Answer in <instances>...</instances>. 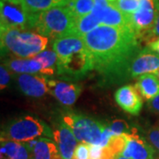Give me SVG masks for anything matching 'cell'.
<instances>
[{
    "label": "cell",
    "instance_id": "8d00e7d4",
    "mask_svg": "<svg viewBox=\"0 0 159 159\" xmlns=\"http://www.w3.org/2000/svg\"><path fill=\"white\" fill-rule=\"evenodd\" d=\"M108 1H110L111 3H112L114 5H115V2H116V0H108Z\"/></svg>",
    "mask_w": 159,
    "mask_h": 159
},
{
    "label": "cell",
    "instance_id": "836d02e7",
    "mask_svg": "<svg viewBox=\"0 0 159 159\" xmlns=\"http://www.w3.org/2000/svg\"><path fill=\"white\" fill-rule=\"evenodd\" d=\"M115 159H131V158H128V157H124V156H122V155H118L116 157H115Z\"/></svg>",
    "mask_w": 159,
    "mask_h": 159
},
{
    "label": "cell",
    "instance_id": "603a6c76",
    "mask_svg": "<svg viewBox=\"0 0 159 159\" xmlns=\"http://www.w3.org/2000/svg\"><path fill=\"white\" fill-rule=\"evenodd\" d=\"M67 6L76 18L82 17L90 13L94 8V0H71Z\"/></svg>",
    "mask_w": 159,
    "mask_h": 159
},
{
    "label": "cell",
    "instance_id": "83f0119b",
    "mask_svg": "<svg viewBox=\"0 0 159 159\" xmlns=\"http://www.w3.org/2000/svg\"><path fill=\"white\" fill-rule=\"evenodd\" d=\"M73 159H89V145L80 142L74 150Z\"/></svg>",
    "mask_w": 159,
    "mask_h": 159
},
{
    "label": "cell",
    "instance_id": "4fadbf2b",
    "mask_svg": "<svg viewBox=\"0 0 159 159\" xmlns=\"http://www.w3.org/2000/svg\"><path fill=\"white\" fill-rule=\"evenodd\" d=\"M115 101L120 108L131 115H138L142 108V99L137 89L131 85L119 88L115 93Z\"/></svg>",
    "mask_w": 159,
    "mask_h": 159
},
{
    "label": "cell",
    "instance_id": "8992f818",
    "mask_svg": "<svg viewBox=\"0 0 159 159\" xmlns=\"http://www.w3.org/2000/svg\"><path fill=\"white\" fill-rule=\"evenodd\" d=\"M53 138V131L41 119L33 116H23L11 121L1 134V141L26 142L39 137Z\"/></svg>",
    "mask_w": 159,
    "mask_h": 159
},
{
    "label": "cell",
    "instance_id": "5b68a950",
    "mask_svg": "<svg viewBox=\"0 0 159 159\" xmlns=\"http://www.w3.org/2000/svg\"><path fill=\"white\" fill-rule=\"evenodd\" d=\"M76 19L67 5H58L38 13L34 29L44 36L56 39L63 35L74 34Z\"/></svg>",
    "mask_w": 159,
    "mask_h": 159
},
{
    "label": "cell",
    "instance_id": "ba28073f",
    "mask_svg": "<svg viewBox=\"0 0 159 159\" xmlns=\"http://www.w3.org/2000/svg\"><path fill=\"white\" fill-rule=\"evenodd\" d=\"M159 14V0H140L135 12L128 16L129 27L138 37L147 38Z\"/></svg>",
    "mask_w": 159,
    "mask_h": 159
},
{
    "label": "cell",
    "instance_id": "d6a6232c",
    "mask_svg": "<svg viewBox=\"0 0 159 159\" xmlns=\"http://www.w3.org/2000/svg\"><path fill=\"white\" fill-rule=\"evenodd\" d=\"M148 105L151 108V110H153L154 111L159 113V95L157 97L153 98L152 100H150L148 102Z\"/></svg>",
    "mask_w": 159,
    "mask_h": 159
},
{
    "label": "cell",
    "instance_id": "52a82bcc",
    "mask_svg": "<svg viewBox=\"0 0 159 159\" xmlns=\"http://www.w3.org/2000/svg\"><path fill=\"white\" fill-rule=\"evenodd\" d=\"M37 14L30 13L20 0H0L1 29H34Z\"/></svg>",
    "mask_w": 159,
    "mask_h": 159
},
{
    "label": "cell",
    "instance_id": "7c38bea8",
    "mask_svg": "<svg viewBox=\"0 0 159 159\" xmlns=\"http://www.w3.org/2000/svg\"><path fill=\"white\" fill-rule=\"evenodd\" d=\"M53 140L57 144L62 159H73L78 141L72 130L64 122L59 123L53 130Z\"/></svg>",
    "mask_w": 159,
    "mask_h": 159
},
{
    "label": "cell",
    "instance_id": "d590c367",
    "mask_svg": "<svg viewBox=\"0 0 159 159\" xmlns=\"http://www.w3.org/2000/svg\"><path fill=\"white\" fill-rule=\"evenodd\" d=\"M154 74H155V75H156V76H157V77L159 79V68L157 69L155 73H154Z\"/></svg>",
    "mask_w": 159,
    "mask_h": 159
},
{
    "label": "cell",
    "instance_id": "277c9868",
    "mask_svg": "<svg viewBox=\"0 0 159 159\" xmlns=\"http://www.w3.org/2000/svg\"><path fill=\"white\" fill-rule=\"evenodd\" d=\"M63 122L72 130L78 142L89 145L106 147L113 136L109 125L84 115L67 113L64 115Z\"/></svg>",
    "mask_w": 159,
    "mask_h": 159
},
{
    "label": "cell",
    "instance_id": "7402d4cb",
    "mask_svg": "<svg viewBox=\"0 0 159 159\" xmlns=\"http://www.w3.org/2000/svg\"><path fill=\"white\" fill-rule=\"evenodd\" d=\"M30 13L37 14L54 6L63 5L60 0H20Z\"/></svg>",
    "mask_w": 159,
    "mask_h": 159
},
{
    "label": "cell",
    "instance_id": "8fae6325",
    "mask_svg": "<svg viewBox=\"0 0 159 159\" xmlns=\"http://www.w3.org/2000/svg\"><path fill=\"white\" fill-rule=\"evenodd\" d=\"M127 142L120 155L131 159H157L156 148L138 134H126Z\"/></svg>",
    "mask_w": 159,
    "mask_h": 159
},
{
    "label": "cell",
    "instance_id": "484cf974",
    "mask_svg": "<svg viewBox=\"0 0 159 159\" xmlns=\"http://www.w3.org/2000/svg\"><path fill=\"white\" fill-rule=\"evenodd\" d=\"M115 157L108 147L89 145V159H115Z\"/></svg>",
    "mask_w": 159,
    "mask_h": 159
},
{
    "label": "cell",
    "instance_id": "cb8c5ba5",
    "mask_svg": "<svg viewBox=\"0 0 159 159\" xmlns=\"http://www.w3.org/2000/svg\"><path fill=\"white\" fill-rule=\"evenodd\" d=\"M110 130L112 135H123V134H137L136 131L134 128H131L125 121L121 119H116L112 121L110 125Z\"/></svg>",
    "mask_w": 159,
    "mask_h": 159
},
{
    "label": "cell",
    "instance_id": "30bf717a",
    "mask_svg": "<svg viewBox=\"0 0 159 159\" xmlns=\"http://www.w3.org/2000/svg\"><path fill=\"white\" fill-rule=\"evenodd\" d=\"M159 68V55L147 49L139 51L129 68V77L135 78L146 74L155 73Z\"/></svg>",
    "mask_w": 159,
    "mask_h": 159
},
{
    "label": "cell",
    "instance_id": "4dcf8cb0",
    "mask_svg": "<svg viewBox=\"0 0 159 159\" xmlns=\"http://www.w3.org/2000/svg\"><path fill=\"white\" fill-rule=\"evenodd\" d=\"M147 38L148 39V41L155 39V38H159V14L157 16V20H156V23L154 25L153 29L150 31V33L148 34Z\"/></svg>",
    "mask_w": 159,
    "mask_h": 159
},
{
    "label": "cell",
    "instance_id": "5bb4252c",
    "mask_svg": "<svg viewBox=\"0 0 159 159\" xmlns=\"http://www.w3.org/2000/svg\"><path fill=\"white\" fill-rule=\"evenodd\" d=\"M49 93L66 106H71L79 98L81 88L79 85L61 80H49Z\"/></svg>",
    "mask_w": 159,
    "mask_h": 159
},
{
    "label": "cell",
    "instance_id": "44dd1931",
    "mask_svg": "<svg viewBox=\"0 0 159 159\" xmlns=\"http://www.w3.org/2000/svg\"><path fill=\"white\" fill-rule=\"evenodd\" d=\"M100 21L92 12L87 14L85 16L77 18L74 26V34L80 36H84L89 34L92 30L97 29L100 26Z\"/></svg>",
    "mask_w": 159,
    "mask_h": 159
},
{
    "label": "cell",
    "instance_id": "4316f807",
    "mask_svg": "<svg viewBox=\"0 0 159 159\" xmlns=\"http://www.w3.org/2000/svg\"><path fill=\"white\" fill-rule=\"evenodd\" d=\"M115 6L124 14L129 16L139 8L140 0H116Z\"/></svg>",
    "mask_w": 159,
    "mask_h": 159
},
{
    "label": "cell",
    "instance_id": "3957f363",
    "mask_svg": "<svg viewBox=\"0 0 159 159\" xmlns=\"http://www.w3.org/2000/svg\"><path fill=\"white\" fill-rule=\"evenodd\" d=\"M49 38L37 32L1 29V48L20 58H32L46 49Z\"/></svg>",
    "mask_w": 159,
    "mask_h": 159
},
{
    "label": "cell",
    "instance_id": "ac0fdd59",
    "mask_svg": "<svg viewBox=\"0 0 159 159\" xmlns=\"http://www.w3.org/2000/svg\"><path fill=\"white\" fill-rule=\"evenodd\" d=\"M142 97L146 100H152L159 95V79L153 74L141 75L135 84Z\"/></svg>",
    "mask_w": 159,
    "mask_h": 159
},
{
    "label": "cell",
    "instance_id": "9a60e30c",
    "mask_svg": "<svg viewBox=\"0 0 159 159\" xmlns=\"http://www.w3.org/2000/svg\"><path fill=\"white\" fill-rule=\"evenodd\" d=\"M18 85L23 94L31 97H43L46 93H49L48 80L42 75L23 74L17 79Z\"/></svg>",
    "mask_w": 159,
    "mask_h": 159
},
{
    "label": "cell",
    "instance_id": "d4e9b609",
    "mask_svg": "<svg viewBox=\"0 0 159 159\" xmlns=\"http://www.w3.org/2000/svg\"><path fill=\"white\" fill-rule=\"evenodd\" d=\"M126 142H127L126 134L113 135V136H111L108 145L106 147H108L114 156L117 157L118 155H120L122 153V151L124 150L125 145H126Z\"/></svg>",
    "mask_w": 159,
    "mask_h": 159
},
{
    "label": "cell",
    "instance_id": "e0dca14e",
    "mask_svg": "<svg viewBox=\"0 0 159 159\" xmlns=\"http://www.w3.org/2000/svg\"><path fill=\"white\" fill-rule=\"evenodd\" d=\"M9 71L18 74H34L41 73L43 66L34 57L32 58H11L4 63Z\"/></svg>",
    "mask_w": 159,
    "mask_h": 159
},
{
    "label": "cell",
    "instance_id": "6da1fadb",
    "mask_svg": "<svg viewBox=\"0 0 159 159\" xmlns=\"http://www.w3.org/2000/svg\"><path fill=\"white\" fill-rule=\"evenodd\" d=\"M138 38L130 28L102 24L83 36L93 69L109 80L129 76L131 63L141 51Z\"/></svg>",
    "mask_w": 159,
    "mask_h": 159
},
{
    "label": "cell",
    "instance_id": "e575fe53",
    "mask_svg": "<svg viewBox=\"0 0 159 159\" xmlns=\"http://www.w3.org/2000/svg\"><path fill=\"white\" fill-rule=\"evenodd\" d=\"M60 1H61V3H62L63 5H66V4H67L68 2H70L71 0H60Z\"/></svg>",
    "mask_w": 159,
    "mask_h": 159
},
{
    "label": "cell",
    "instance_id": "ffe728a7",
    "mask_svg": "<svg viewBox=\"0 0 159 159\" xmlns=\"http://www.w3.org/2000/svg\"><path fill=\"white\" fill-rule=\"evenodd\" d=\"M34 57L43 66L42 74L51 76L55 74L56 70L57 71V56L53 50H44Z\"/></svg>",
    "mask_w": 159,
    "mask_h": 159
},
{
    "label": "cell",
    "instance_id": "2e32d148",
    "mask_svg": "<svg viewBox=\"0 0 159 159\" xmlns=\"http://www.w3.org/2000/svg\"><path fill=\"white\" fill-rule=\"evenodd\" d=\"M30 152L31 159H62L57 144L49 138H40L24 143Z\"/></svg>",
    "mask_w": 159,
    "mask_h": 159
},
{
    "label": "cell",
    "instance_id": "f1b7e54d",
    "mask_svg": "<svg viewBox=\"0 0 159 159\" xmlns=\"http://www.w3.org/2000/svg\"><path fill=\"white\" fill-rule=\"evenodd\" d=\"M147 139L148 142L159 152V126H153L148 129L147 132Z\"/></svg>",
    "mask_w": 159,
    "mask_h": 159
},
{
    "label": "cell",
    "instance_id": "d6986e66",
    "mask_svg": "<svg viewBox=\"0 0 159 159\" xmlns=\"http://www.w3.org/2000/svg\"><path fill=\"white\" fill-rule=\"evenodd\" d=\"M1 159H31V155L24 143L1 141Z\"/></svg>",
    "mask_w": 159,
    "mask_h": 159
},
{
    "label": "cell",
    "instance_id": "f546056e",
    "mask_svg": "<svg viewBox=\"0 0 159 159\" xmlns=\"http://www.w3.org/2000/svg\"><path fill=\"white\" fill-rule=\"evenodd\" d=\"M11 75L9 73V69L6 67L5 65H1L0 67V87H1V90H3L4 89H6V86L8 85L9 81H10Z\"/></svg>",
    "mask_w": 159,
    "mask_h": 159
},
{
    "label": "cell",
    "instance_id": "1f68e13d",
    "mask_svg": "<svg viewBox=\"0 0 159 159\" xmlns=\"http://www.w3.org/2000/svg\"><path fill=\"white\" fill-rule=\"evenodd\" d=\"M147 48L159 55V38H155L148 41L147 43Z\"/></svg>",
    "mask_w": 159,
    "mask_h": 159
},
{
    "label": "cell",
    "instance_id": "9c48e42d",
    "mask_svg": "<svg viewBox=\"0 0 159 159\" xmlns=\"http://www.w3.org/2000/svg\"><path fill=\"white\" fill-rule=\"evenodd\" d=\"M92 13L102 25L130 28L128 16L124 14L117 6L108 0H94Z\"/></svg>",
    "mask_w": 159,
    "mask_h": 159
},
{
    "label": "cell",
    "instance_id": "7a4b0ae2",
    "mask_svg": "<svg viewBox=\"0 0 159 159\" xmlns=\"http://www.w3.org/2000/svg\"><path fill=\"white\" fill-rule=\"evenodd\" d=\"M57 56V73L70 78H81L93 69L90 54L82 36L66 34L54 39Z\"/></svg>",
    "mask_w": 159,
    "mask_h": 159
}]
</instances>
